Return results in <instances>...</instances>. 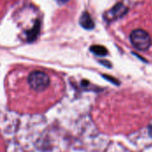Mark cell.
Instances as JSON below:
<instances>
[{"instance_id":"1","label":"cell","mask_w":152,"mask_h":152,"mask_svg":"<svg viewBox=\"0 0 152 152\" xmlns=\"http://www.w3.org/2000/svg\"><path fill=\"white\" fill-rule=\"evenodd\" d=\"M130 40L132 45L140 51L148 50L152 44L150 34L141 28H137L132 31L130 35Z\"/></svg>"},{"instance_id":"2","label":"cell","mask_w":152,"mask_h":152,"mask_svg":"<svg viewBox=\"0 0 152 152\" xmlns=\"http://www.w3.org/2000/svg\"><path fill=\"white\" fill-rule=\"evenodd\" d=\"M29 86L36 92H42L45 90L50 85V78L47 74L43 71L36 70L29 74L28 77Z\"/></svg>"},{"instance_id":"3","label":"cell","mask_w":152,"mask_h":152,"mask_svg":"<svg viewBox=\"0 0 152 152\" xmlns=\"http://www.w3.org/2000/svg\"><path fill=\"white\" fill-rule=\"evenodd\" d=\"M126 12L127 7L123 3H118L105 13L104 18L108 21H113L115 20L122 18Z\"/></svg>"},{"instance_id":"4","label":"cell","mask_w":152,"mask_h":152,"mask_svg":"<svg viewBox=\"0 0 152 152\" xmlns=\"http://www.w3.org/2000/svg\"><path fill=\"white\" fill-rule=\"evenodd\" d=\"M79 23L86 29H93L94 28V22L91 15L87 12H85L82 13L80 20H79Z\"/></svg>"},{"instance_id":"5","label":"cell","mask_w":152,"mask_h":152,"mask_svg":"<svg viewBox=\"0 0 152 152\" xmlns=\"http://www.w3.org/2000/svg\"><path fill=\"white\" fill-rule=\"evenodd\" d=\"M40 26H41L40 21L37 20L36 23L34 24L33 28L27 32V39L28 42H33L37 37L39 31H40Z\"/></svg>"},{"instance_id":"6","label":"cell","mask_w":152,"mask_h":152,"mask_svg":"<svg viewBox=\"0 0 152 152\" xmlns=\"http://www.w3.org/2000/svg\"><path fill=\"white\" fill-rule=\"evenodd\" d=\"M90 50L92 53H94V54L98 55V56H105L108 53V50L106 49V47L102 46V45H92L90 47Z\"/></svg>"},{"instance_id":"7","label":"cell","mask_w":152,"mask_h":152,"mask_svg":"<svg viewBox=\"0 0 152 152\" xmlns=\"http://www.w3.org/2000/svg\"><path fill=\"white\" fill-rule=\"evenodd\" d=\"M106 79H108V80H110V81H111L112 83H114V84H116V85H118V84H119L118 83V80H117V79H115V78H113L112 77H109V76H103Z\"/></svg>"},{"instance_id":"8","label":"cell","mask_w":152,"mask_h":152,"mask_svg":"<svg viewBox=\"0 0 152 152\" xmlns=\"http://www.w3.org/2000/svg\"><path fill=\"white\" fill-rule=\"evenodd\" d=\"M149 133H150V135L152 137V126L150 127V130H149Z\"/></svg>"}]
</instances>
